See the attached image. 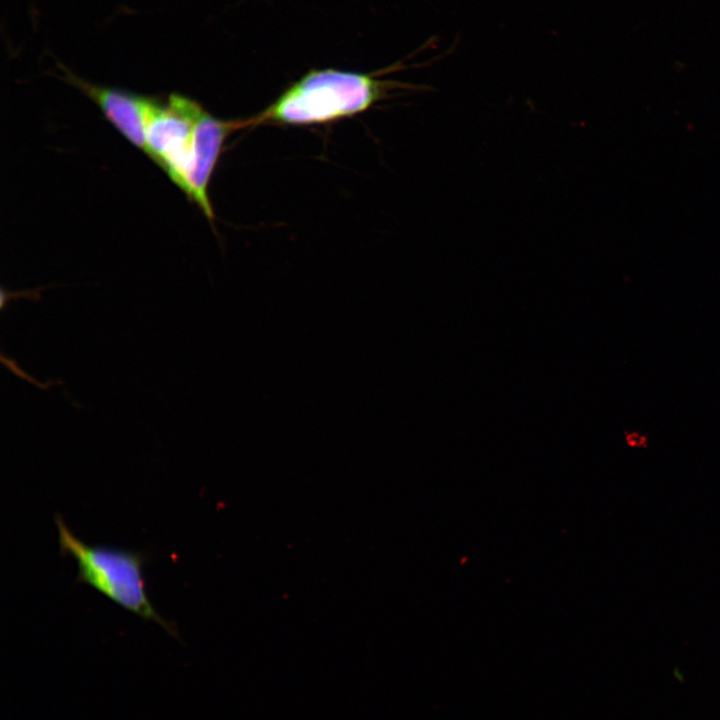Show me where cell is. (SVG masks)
Returning <instances> with one entry per match:
<instances>
[{"label":"cell","mask_w":720,"mask_h":720,"mask_svg":"<svg viewBox=\"0 0 720 720\" xmlns=\"http://www.w3.org/2000/svg\"><path fill=\"white\" fill-rule=\"evenodd\" d=\"M384 89L385 83L371 75L335 69L311 70L260 114L242 120V126L334 121L367 110L382 97Z\"/></svg>","instance_id":"1"},{"label":"cell","mask_w":720,"mask_h":720,"mask_svg":"<svg viewBox=\"0 0 720 720\" xmlns=\"http://www.w3.org/2000/svg\"><path fill=\"white\" fill-rule=\"evenodd\" d=\"M204 109L187 97L172 94L156 100L147 126L146 154L182 190L189 169L193 133Z\"/></svg>","instance_id":"3"},{"label":"cell","mask_w":720,"mask_h":720,"mask_svg":"<svg viewBox=\"0 0 720 720\" xmlns=\"http://www.w3.org/2000/svg\"><path fill=\"white\" fill-rule=\"evenodd\" d=\"M240 128L242 120H221L205 110L194 128L189 169L183 191L210 220L214 218V212L208 195L209 182L225 139Z\"/></svg>","instance_id":"4"},{"label":"cell","mask_w":720,"mask_h":720,"mask_svg":"<svg viewBox=\"0 0 720 720\" xmlns=\"http://www.w3.org/2000/svg\"><path fill=\"white\" fill-rule=\"evenodd\" d=\"M54 519L60 552L72 556L78 564L77 582L93 587L123 609L157 623L179 639L177 626L156 611L146 593L142 572L148 560L145 553L87 544L75 536L60 514H55Z\"/></svg>","instance_id":"2"},{"label":"cell","mask_w":720,"mask_h":720,"mask_svg":"<svg viewBox=\"0 0 720 720\" xmlns=\"http://www.w3.org/2000/svg\"><path fill=\"white\" fill-rule=\"evenodd\" d=\"M60 67L64 74L62 79L92 99L114 127L131 144L146 153L147 126L157 99L91 84Z\"/></svg>","instance_id":"5"}]
</instances>
